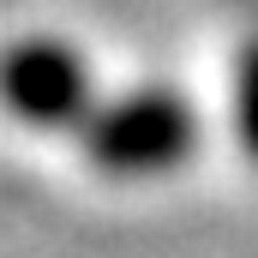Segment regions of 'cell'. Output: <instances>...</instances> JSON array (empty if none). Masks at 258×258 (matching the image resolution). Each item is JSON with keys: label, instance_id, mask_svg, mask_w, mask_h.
<instances>
[{"label": "cell", "instance_id": "cell-1", "mask_svg": "<svg viewBox=\"0 0 258 258\" xmlns=\"http://www.w3.org/2000/svg\"><path fill=\"white\" fill-rule=\"evenodd\" d=\"M192 108L174 90H132L120 102H102L78 126V150L108 180H150L180 168L192 156Z\"/></svg>", "mask_w": 258, "mask_h": 258}, {"label": "cell", "instance_id": "cell-2", "mask_svg": "<svg viewBox=\"0 0 258 258\" xmlns=\"http://www.w3.org/2000/svg\"><path fill=\"white\" fill-rule=\"evenodd\" d=\"M6 108L30 132H72L96 114L90 102V66L72 54V42L30 36L6 54Z\"/></svg>", "mask_w": 258, "mask_h": 258}, {"label": "cell", "instance_id": "cell-3", "mask_svg": "<svg viewBox=\"0 0 258 258\" xmlns=\"http://www.w3.org/2000/svg\"><path fill=\"white\" fill-rule=\"evenodd\" d=\"M228 120H234V144H240V156H246V162H258V42L234 60Z\"/></svg>", "mask_w": 258, "mask_h": 258}]
</instances>
